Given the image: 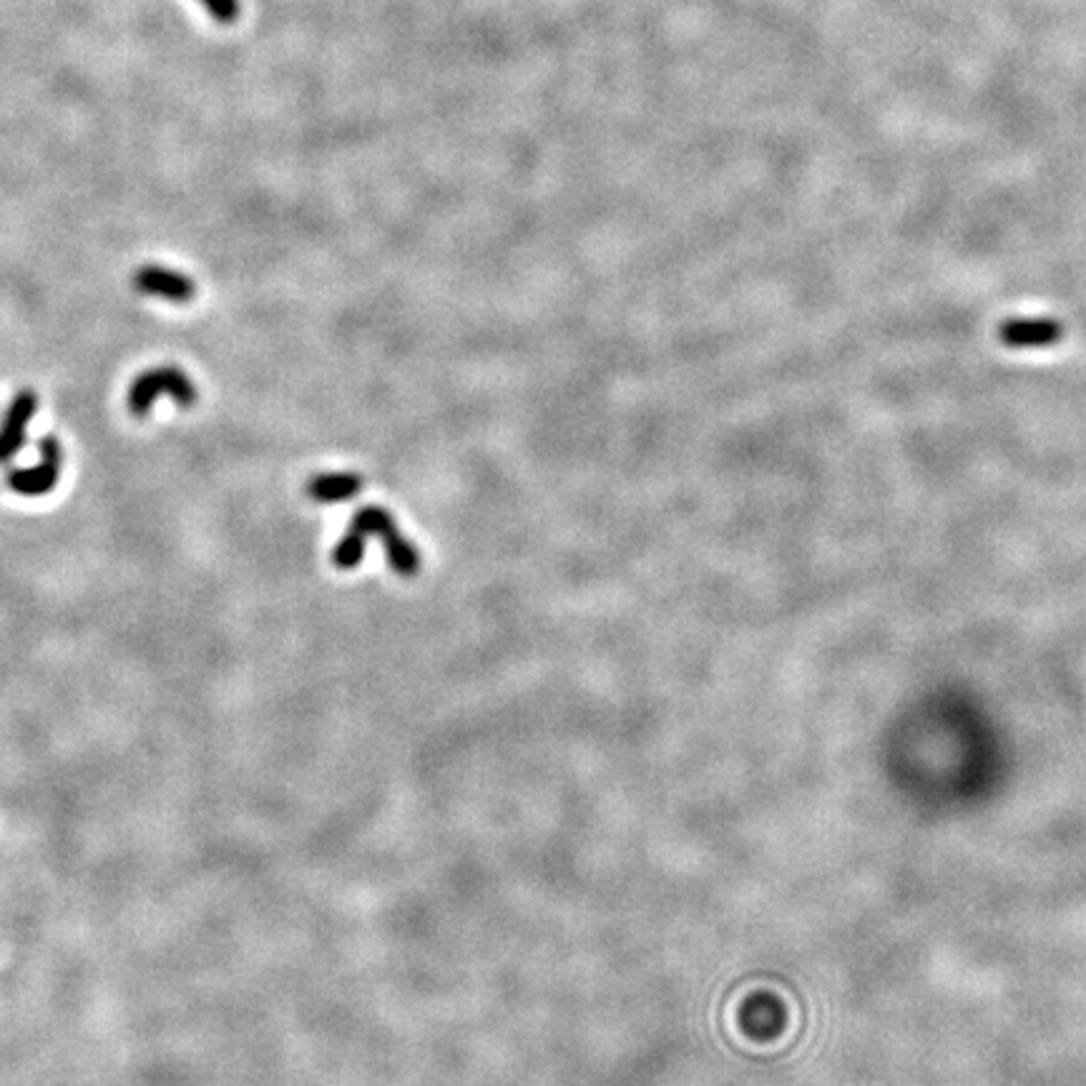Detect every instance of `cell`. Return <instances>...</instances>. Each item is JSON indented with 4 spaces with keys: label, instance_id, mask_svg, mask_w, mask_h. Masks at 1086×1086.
<instances>
[{
    "label": "cell",
    "instance_id": "cell-1",
    "mask_svg": "<svg viewBox=\"0 0 1086 1086\" xmlns=\"http://www.w3.org/2000/svg\"><path fill=\"white\" fill-rule=\"evenodd\" d=\"M159 396H169L184 410L194 408L196 400H199V392H196V385L192 382L190 375L174 365H164L151 367V370L141 373L132 382V388H128V410L136 418L149 415V410L157 403Z\"/></svg>",
    "mask_w": 1086,
    "mask_h": 1086
},
{
    "label": "cell",
    "instance_id": "cell-2",
    "mask_svg": "<svg viewBox=\"0 0 1086 1086\" xmlns=\"http://www.w3.org/2000/svg\"><path fill=\"white\" fill-rule=\"evenodd\" d=\"M41 464L33 468H11L5 476L8 489L21 495H46L58 485L64 470V446L56 435H46L38 443Z\"/></svg>",
    "mask_w": 1086,
    "mask_h": 1086
},
{
    "label": "cell",
    "instance_id": "cell-3",
    "mask_svg": "<svg viewBox=\"0 0 1086 1086\" xmlns=\"http://www.w3.org/2000/svg\"><path fill=\"white\" fill-rule=\"evenodd\" d=\"M134 289L141 295L161 297L176 305L192 302L196 295V285L192 282V277H186L176 270L159 267V264H144V267L136 270Z\"/></svg>",
    "mask_w": 1086,
    "mask_h": 1086
},
{
    "label": "cell",
    "instance_id": "cell-4",
    "mask_svg": "<svg viewBox=\"0 0 1086 1086\" xmlns=\"http://www.w3.org/2000/svg\"><path fill=\"white\" fill-rule=\"evenodd\" d=\"M38 408V398L33 390L15 392L8 405L3 421H0V466L8 464L15 453L25 446V433Z\"/></svg>",
    "mask_w": 1086,
    "mask_h": 1086
},
{
    "label": "cell",
    "instance_id": "cell-5",
    "mask_svg": "<svg viewBox=\"0 0 1086 1086\" xmlns=\"http://www.w3.org/2000/svg\"><path fill=\"white\" fill-rule=\"evenodd\" d=\"M1062 324L1049 318H1021L1008 320L1002 328V342L1016 350H1039L1056 345L1062 338Z\"/></svg>",
    "mask_w": 1086,
    "mask_h": 1086
},
{
    "label": "cell",
    "instance_id": "cell-6",
    "mask_svg": "<svg viewBox=\"0 0 1086 1086\" xmlns=\"http://www.w3.org/2000/svg\"><path fill=\"white\" fill-rule=\"evenodd\" d=\"M355 489V478L350 476H320L310 483V495L318 501H340L347 499Z\"/></svg>",
    "mask_w": 1086,
    "mask_h": 1086
},
{
    "label": "cell",
    "instance_id": "cell-7",
    "mask_svg": "<svg viewBox=\"0 0 1086 1086\" xmlns=\"http://www.w3.org/2000/svg\"><path fill=\"white\" fill-rule=\"evenodd\" d=\"M199 3L207 8L214 21L225 25L235 23L239 19V11H242V8H239V0H199Z\"/></svg>",
    "mask_w": 1086,
    "mask_h": 1086
}]
</instances>
